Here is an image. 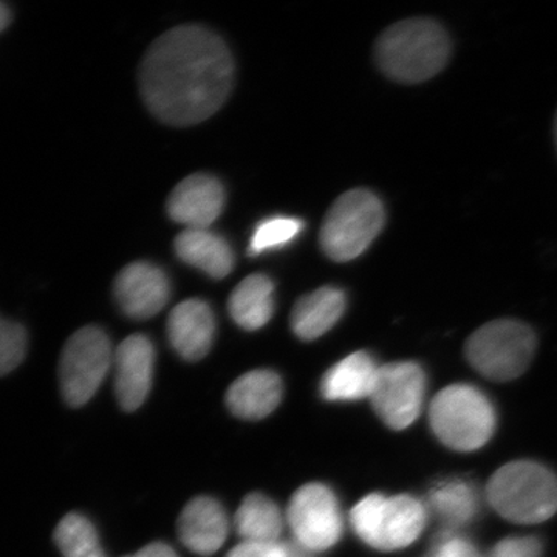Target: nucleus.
Listing matches in <instances>:
<instances>
[{"instance_id": "obj_13", "label": "nucleus", "mask_w": 557, "mask_h": 557, "mask_svg": "<svg viewBox=\"0 0 557 557\" xmlns=\"http://www.w3.org/2000/svg\"><path fill=\"white\" fill-rule=\"evenodd\" d=\"M115 391L121 408L137 410L152 386L156 350L149 338L132 335L115 351Z\"/></svg>"}, {"instance_id": "obj_8", "label": "nucleus", "mask_w": 557, "mask_h": 557, "mask_svg": "<svg viewBox=\"0 0 557 557\" xmlns=\"http://www.w3.org/2000/svg\"><path fill=\"white\" fill-rule=\"evenodd\" d=\"M109 336L89 325L73 333L60 361L61 394L72 408H81L97 394L112 366Z\"/></svg>"}, {"instance_id": "obj_21", "label": "nucleus", "mask_w": 557, "mask_h": 557, "mask_svg": "<svg viewBox=\"0 0 557 557\" xmlns=\"http://www.w3.org/2000/svg\"><path fill=\"white\" fill-rule=\"evenodd\" d=\"M236 528L245 542H277L284 519L271 498L255 493L242 502L236 515Z\"/></svg>"}, {"instance_id": "obj_10", "label": "nucleus", "mask_w": 557, "mask_h": 557, "mask_svg": "<svg viewBox=\"0 0 557 557\" xmlns=\"http://www.w3.org/2000/svg\"><path fill=\"white\" fill-rule=\"evenodd\" d=\"M287 518L296 542L310 552L333 547L343 534L338 500L332 490L321 483H309L296 491Z\"/></svg>"}, {"instance_id": "obj_30", "label": "nucleus", "mask_w": 557, "mask_h": 557, "mask_svg": "<svg viewBox=\"0 0 557 557\" xmlns=\"http://www.w3.org/2000/svg\"><path fill=\"white\" fill-rule=\"evenodd\" d=\"M285 557H313L310 549L302 547L299 542H288L285 544Z\"/></svg>"}, {"instance_id": "obj_20", "label": "nucleus", "mask_w": 557, "mask_h": 557, "mask_svg": "<svg viewBox=\"0 0 557 557\" xmlns=\"http://www.w3.org/2000/svg\"><path fill=\"white\" fill-rule=\"evenodd\" d=\"M230 314L242 329L259 330L274 314V284L265 274H251L230 296Z\"/></svg>"}, {"instance_id": "obj_4", "label": "nucleus", "mask_w": 557, "mask_h": 557, "mask_svg": "<svg viewBox=\"0 0 557 557\" xmlns=\"http://www.w3.org/2000/svg\"><path fill=\"white\" fill-rule=\"evenodd\" d=\"M429 421L443 445L471 453L493 437L496 412L479 388L454 384L438 392L429 409Z\"/></svg>"}, {"instance_id": "obj_14", "label": "nucleus", "mask_w": 557, "mask_h": 557, "mask_svg": "<svg viewBox=\"0 0 557 557\" xmlns=\"http://www.w3.org/2000/svg\"><path fill=\"white\" fill-rule=\"evenodd\" d=\"M215 335V318L205 300L178 304L168 319V336L180 357L199 361L207 357Z\"/></svg>"}, {"instance_id": "obj_25", "label": "nucleus", "mask_w": 557, "mask_h": 557, "mask_svg": "<svg viewBox=\"0 0 557 557\" xmlns=\"http://www.w3.org/2000/svg\"><path fill=\"white\" fill-rule=\"evenodd\" d=\"M28 335L24 325L0 317V376L16 370L27 357Z\"/></svg>"}, {"instance_id": "obj_19", "label": "nucleus", "mask_w": 557, "mask_h": 557, "mask_svg": "<svg viewBox=\"0 0 557 557\" xmlns=\"http://www.w3.org/2000/svg\"><path fill=\"white\" fill-rule=\"evenodd\" d=\"M174 247L183 262L208 276L223 278L234 269V255L228 242L209 228L182 231Z\"/></svg>"}, {"instance_id": "obj_3", "label": "nucleus", "mask_w": 557, "mask_h": 557, "mask_svg": "<svg viewBox=\"0 0 557 557\" xmlns=\"http://www.w3.org/2000/svg\"><path fill=\"white\" fill-rule=\"evenodd\" d=\"M491 507L509 522L531 525L556 515L557 479L534 461H512L496 471L486 486Z\"/></svg>"}, {"instance_id": "obj_31", "label": "nucleus", "mask_w": 557, "mask_h": 557, "mask_svg": "<svg viewBox=\"0 0 557 557\" xmlns=\"http://www.w3.org/2000/svg\"><path fill=\"white\" fill-rule=\"evenodd\" d=\"M11 22V11L5 3L0 2V33L7 30Z\"/></svg>"}, {"instance_id": "obj_28", "label": "nucleus", "mask_w": 557, "mask_h": 557, "mask_svg": "<svg viewBox=\"0 0 557 557\" xmlns=\"http://www.w3.org/2000/svg\"><path fill=\"white\" fill-rule=\"evenodd\" d=\"M228 557H285L281 542H244L231 549Z\"/></svg>"}, {"instance_id": "obj_2", "label": "nucleus", "mask_w": 557, "mask_h": 557, "mask_svg": "<svg viewBox=\"0 0 557 557\" xmlns=\"http://www.w3.org/2000/svg\"><path fill=\"white\" fill-rule=\"evenodd\" d=\"M450 39L438 22L413 17L391 25L375 44V61L387 78L417 84L448 65Z\"/></svg>"}, {"instance_id": "obj_7", "label": "nucleus", "mask_w": 557, "mask_h": 557, "mask_svg": "<svg viewBox=\"0 0 557 557\" xmlns=\"http://www.w3.org/2000/svg\"><path fill=\"white\" fill-rule=\"evenodd\" d=\"M428 512L416 497L370 494L351 509L350 523L359 539L381 552L409 547L426 527Z\"/></svg>"}, {"instance_id": "obj_12", "label": "nucleus", "mask_w": 557, "mask_h": 557, "mask_svg": "<svg viewBox=\"0 0 557 557\" xmlns=\"http://www.w3.org/2000/svg\"><path fill=\"white\" fill-rule=\"evenodd\" d=\"M225 208V189L212 175L193 174L175 186L168 214L186 230H208Z\"/></svg>"}, {"instance_id": "obj_32", "label": "nucleus", "mask_w": 557, "mask_h": 557, "mask_svg": "<svg viewBox=\"0 0 557 557\" xmlns=\"http://www.w3.org/2000/svg\"><path fill=\"white\" fill-rule=\"evenodd\" d=\"M555 143H556V149H557V113L555 119Z\"/></svg>"}, {"instance_id": "obj_22", "label": "nucleus", "mask_w": 557, "mask_h": 557, "mask_svg": "<svg viewBox=\"0 0 557 557\" xmlns=\"http://www.w3.org/2000/svg\"><path fill=\"white\" fill-rule=\"evenodd\" d=\"M429 504L448 530H456L468 525L478 515V491L467 482L454 480L435 486L429 494Z\"/></svg>"}, {"instance_id": "obj_29", "label": "nucleus", "mask_w": 557, "mask_h": 557, "mask_svg": "<svg viewBox=\"0 0 557 557\" xmlns=\"http://www.w3.org/2000/svg\"><path fill=\"white\" fill-rule=\"evenodd\" d=\"M127 557H177V555H175L174 549L170 545L157 542V544H150L148 547L139 549L135 555Z\"/></svg>"}, {"instance_id": "obj_17", "label": "nucleus", "mask_w": 557, "mask_h": 557, "mask_svg": "<svg viewBox=\"0 0 557 557\" xmlns=\"http://www.w3.org/2000/svg\"><path fill=\"white\" fill-rule=\"evenodd\" d=\"M379 366L366 351H355L325 373L322 397L329 401H358L370 398L375 387Z\"/></svg>"}, {"instance_id": "obj_11", "label": "nucleus", "mask_w": 557, "mask_h": 557, "mask_svg": "<svg viewBox=\"0 0 557 557\" xmlns=\"http://www.w3.org/2000/svg\"><path fill=\"white\" fill-rule=\"evenodd\" d=\"M113 293L124 314L148 319L160 313L170 300V278L152 263L134 262L120 271Z\"/></svg>"}, {"instance_id": "obj_16", "label": "nucleus", "mask_w": 557, "mask_h": 557, "mask_svg": "<svg viewBox=\"0 0 557 557\" xmlns=\"http://www.w3.org/2000/svg\"><path fill=\"white\" fill-rule=\"evenodd\" d=\"M284 387L273 370H252L234 381L226 394V405L244 420H262L281 403Z\"/></svg>"}, {"instance_id": "obj_1", "label": "nucleus", "mask_w": 557, "mask_h": 557, "mask_svg": "<svg viewBox=\"0 0 557 557\" xmlns=\"http://www.w3.org/2000/svg\"><path fill=\"white\" fill-rule=\"evenodd\" d=\"M234 61L219 35L182 25L153 40L139 67V90L153 115L171 126L208 120L230 97Z\"/></svg>"}, {"instance_id": "obj_27", "label": "nucleus", "mask_w": 557, "mask_h": 557, "mask_svg": "<svg viewBox=\"0 0 557 557\" xmlns=\"http://www.w3.org/2000/svg\"><path fill=\"white\" fill-rule=\"evenodd\" d=\"M431 557H483L482 553L472 545L467 539L449 536L443 539L437 547L434 548Z\"/></svg>"}, {"instance_id": "obj_26", "label": "nucleus", "mask_w": 557, "mask_h": 557, "mask_svg": "<svg viewBox=\"0 0 557 557\" xmlns=\"http://www.w3.org/2000/svg\"><path fill=\"white\" fill-rule=\"evenodd\" d=\"M542 544L536 537H509L498 542L487 557H541Z\"/></svg>"}, {"instance_id": "obj_18", "label": "nucleus", "mask_w": 557, "mask_h": 557, "mask_svg": "<svg viewBox=\"0 0 557 557\" xmlns=\"http://www.w3.org/2000/svg\"><path fill=\"white\" fill-rule=\"evenodd\" d=\"M346 311V295L343 289L322 287L302 296L293 307L292 329L298 338L313 341L335 327Z\"/></svg>"}, {"instance_id": "obj_9", "label": "nucleus", "mask_w": 557, "mask_h": 557, "mask_svg": "<svg viewBox=\"0 0 557 557\" xmlns=\"http://www.w3.org/2000/svg\"><path fill=\"white\" fill-rule=\"evenodd\" d=\"M426 376L417 362L381 366L370 401L381 420L395 431L409 428L423 408Z\"/></svg>"}, {"instance_id": "obj_23", "label": "nucleus", "mask_w": 557, "mask_h": 557, "mask_svg": "<svg viewBox=\"0 0 557 557\" xmlns=\"http://www.w3.org/2000/svg\"><path fill=\"white\" fill-rule=\"evenodd\" d=\"M54 542L64 557H90L100 552L94 523L78 512H70L54 530Z\"/></svg>"}, {"instance_id": "obj_6", "label": "nucleus", "mask_w": 557, "mask_h": 557, "mask_svg": "<svg viewBox=\"0 0 557 557\" xmlns=\"http://www.w3.org/2000/svg\"><path fill=\"white\" fill-rule=\"evenodd\" d=\"M533 330L516 319L487 322L469 336L465 355L480 375L493 381H511L525 373L536 354Z\"/></svg>"}, {"instance_id": "obj_15", "label": "nucleus", "mask_w": 557, "mask_h": 557, "mask_svg": "<svg viewBox=\"0 0 557 557\" xmlns=\"http://www.w3.org/2000/svg\"><path fill=\"white\" fill-rule=\"evenodd\" d=\"M228 530V518L222 505L211 497L194 498L180 515V541L199 555L218 552L226 541Z\"/></svg>"}, {"instance_id": "obj_33", "label": "nucleus", "mask_w": 557, "mask_h": 557, "mask_svg": "<svg viewBox=\"0 0 557 557\" xmlns=\"http://www.w3.org/2000/svg\"><path fill=\"white\" fill-rule=\"evenodd\" d=\"M90 557H106V555L102 553V549H100V552L95 553V555H91Z\"/></svg>"}, {"instance_id": "obj_24", "label": "nucleus", "mask_w": 557, "mask_h": 557, "mask_svg": "<svg viewBox=\"0 0 557 557\" xmlns=\"http://www.w3.org/2000/svg\"><path fill=\"white\" fill-rule=\"evenodd\" d=\"M306 228L304 220L288 218V215H274L262 220L256 225L249 240V256L265 255L276 249L288 247Z\"/></svg>"}, {"instance_id": "obj_5", "label": "nucleus", "mask_w": 557, "mask_h": 557, "mask_svg": "<svg viewBox=\"0 0 557 557\" xmlns=\"http://www.w3.org/2000/svg\"><path fill=\"white\" fill-rule=\"evenodd\" d=\"M384 225L386 211L379 197L368 189H351L329 209L319 244L330 259L348 262L375 242Z\"/></svg>"}]
</instances>
